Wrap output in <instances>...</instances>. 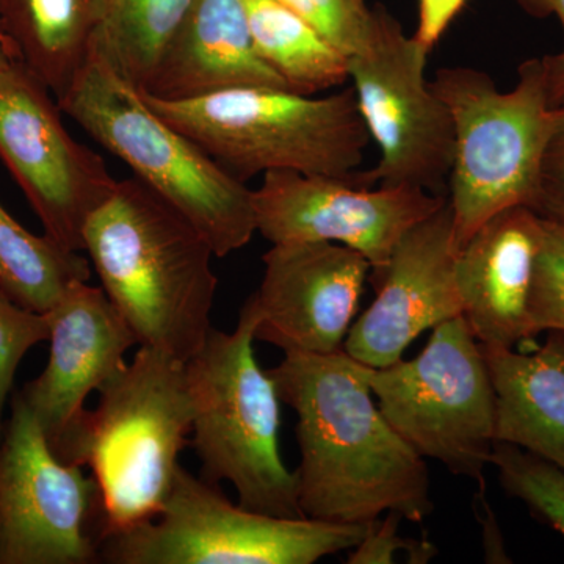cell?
Here are the masks:
<instances>
[{"mask_svg": "<svg viewBox=\"0 0 564 564\" xmlns=\"http://www.w3.org/2000/svg\"><path fill=\"white\" fill-rule=\"evenodd\" d=\"M84 251L139 347L187 362L210 333L218 278L210 243L147 184L118 181L93 214Z\"/></svg>", "mask_w": 564, "mask_h": 564, "instance_id": "2", "label": "cell"}, {"mask_svg": "<svg viewBox=\"0 0 564 564\" xmlns=\"http://www.w3.org/2000/svg\"><path fill=\"white\" fill-rule=\"evenodd\" d=\"M402 516L389 511L384 521L372 522L361 543L351 549L347 563L392 564L402 554L410 564H426L437 555V549L426 540H413L399 534Z\"/></svg>", "mask_w": 564, "mask_h": 564, "instance_id": "29", "label": "cell"}, {"mask_svg": "<svg viewBox=\"0 0 564 564\" xmlns=\"http://www.w3.org/2000/svg\"><path fill=\"white\" fill-rule=\"evenodd\" d=\"M541 62L549 106L554 110H564V50L558 54L545 55Z\"/></svg>", "mask_w": 564, "mask_h": 564, "instance_id": "32", "label": "cell"}, {"mask_svg": "<svg viewBox=\"0 0 564 564\" xmlns=\"http://www.w3.org/2000/svg\"><path fill=\"white\" fill-rule=\"evenodd\" d=\"M47 314L33 313L0 291V440L3 411L13 388L14 375L31 348L50 340Z\"/></svg>", "mask_w": 564, "mask_h": 564, "instance_id": "26", "label": "cell"}, {"mask_svg": "<svg viewBox=\"0 0 564 564\" xmlns=\"http://www.w3.org/2000/svg\"><path fill=\"white\" fill-rule=\"evenodd\" d=\"M544 221L529 206L508 207L485 221L456 258L463 318L478 343L505 348L534 344L530 293Z\"/></svg>", "mask_w": 564, "mask_h": 564, "instance_id": "17", "label": "cell"}, {"mask_svg": "<svg viewBox=\"0 0 564 564\" xmlns=\"http://www.w3.org/2000/svg\"><path fill=\"white\" fill-rule=\"evenodd\" d=\"M518 74L510 91L466 66L440 69L430 82L454 120L447 202L458 250L494 215L532 199L555 110L549 106L541 58L522 63Z\"/></svg>", "mask_w": 564, "mask_h": 564, "instance_id": "7", "label": "cell"}, {"mask_svg": "<svg viewBox=\"0 0 564 564\" xmlns=\"http://www.w3.org/2000/svg\"><path fill=\"white\" fill-rule=\"evenodd\" d=\"M295 11L323 39L350 58L369 44L380 7L370 9L366 0H280Z\"/></svg>", "mask_w": 564, "mask_h": 564, "instance_id": "25", "label": "cell"}, {"mask_svg": "<svg viewBox=\"0 0 564 564\" xmlns=\"http://www.w3.org/2000/svg\"><path fill=\"white\" fill-rule=\"evenodd\" d=\"M370 525L248 510L180 466L158 516L104 534L99 558L113 564H314L351 551Z\"/></svg>", "mask_w": 564, "mask_h": 564, "instance_id": "8", "label": "cell"}, {"mask_svg": "<svg viewBox=\"0 0 564 564\" xmlns=\"http://www.w3.org/2000/svg\"><path fill=\"white\" fill-rule=\"evenodd\" d=\"M386 421L422 458L485 484L496 437V391L484 348L462 317L441 323L414 359L370 367Z\"/></svg>", "mask_w": 564, "mask_h": 564, "instance_id": "9", "label": "cell"}, {"mask_svg": "<svg viewBox=\"0 0 564 564\" xmlns=\"http://www.w3.org/2000/svg\"><path fill=\"white\" fill-rule=\"evenodd\" d=\"M250 302L259 315L256 340L284 352L332 355L344 350L370 262L332 242L273 245Z\"/></svg>", "mask_w": 564, "mask_h": 564, "instance_id": "14", "label": "cell"}, {"mask_svg": "<svg viewBox=\"0 0 564 564\" xmlns=\"http://www.w3.org/2000/svg\"><path fill=\"white\" fill-rule=\"evenodd\" d=\"M259 315L250 300L231 333L212 328L185 362L193 400L192 447L203 478L228 481L248 510L304 518L280 452L281 399L254 355Z\"/></svg>", "mask_w": 564, "mask_h": 564, "instance_id": "6", "label": "cell"}, {"mask_svg": "<svg viewBox=\"0 0 564 564\" xmlns=\"http://www.w3.org/2000/svg\"><path fill=\"white\" fill-rule=\"evenodd\" d=\"M47 318L50 361L21 395L52 452L68 463L88 413L85 400L121 372L126 352L139 343L106 292L88 281L70 285Z\"/></svg>", "mask_w": 564, "mask_h": 564, "instance_id": "16", "label": "cell"}, {"mask_svg": "<svg viewBox=\"0 0 564 564\" xmlns=\"http://www.w3.org/2000/svg\"><path fill=\"white\" fill-rule=\"evenodd\" d=\"M193 0H104L91 52L144 91Z\"/></svg>", "mask_w": 564, "mask_h": 564, "instance_id": "22", "label": "cell"}, {"mask_svg": "<svg viewBox=\"0 0 564 564\" xmlns=\"http://www.w3.org/2000/svg\"><path fill=\"white\" fill-rule=\"evenodd\" d=\"M491 466L508 496L564 538V469L518 445H494Z\"/></svg>", "mask_w": 564, "mask_h": 564, "instance_id": "24", "label": "cell"}, {"mask_svg": "<svg viewBox=\"0 0 564 564\" xmlns=\"http://www.w3.org/2000/svg\"><path fill=\"white\" fill-rule=\"evenodd\" d=\"M62 111L206 237L217 258L247 247L256 229L252 191L169 121L139 88L90 55Z\"/></svg>", "mask_w": 564, "mask_h": 564, "instance_id": "5", "label": "cell"}, {"mask_svg": "<svg viewBox=\"0 0 564 564\" xmlns=\"http://www.w3.org/2000/svg\"><path fill=\"white\" fill-rule=\"evenodd\" d=\"M11 408L0 440V564L98 562L95 478L52 452L21 393Z\"/></svg>", "mask_w": 564, "mask_h": 564, "instance_id": "11", "label": "cell"}, {"mask_svg": "<svg viewBox=\"0 0 564 564\" xmlns=\"http://www.w3.org/2000/svg\"><path fill=\"white\" fill-rule=\"evenodd\" d=\"M50 93L20 62L0 73V159L44 234L80 252L87 223L113 195L118 181L101 155L69 135Z\"/></svg>", "mask_w": 564, "mask_h": 564, "instance_id": "12", "label": "cell"}, {"mask_svg": "<svg viewBox=\"0 0 564 564\" xmlns=\"http://www.w3.org/2000/svg\"><path fill=\"white\" fill-rule=\"evenodd\" d=\"M516 3L530 17H555L564 31V0H516Z\"/></svg>", "mask_w": 564, "mask_h": 564, "instance_id": "33", "label": "cell"}, {"mask_svg": "<svg viewBox=\"0 0 564 564\" xmlns=\"http://www.w3.org/2000/svg\"><path fill=\"white\" fill-rule=\"evenodd\" d=\"M475 497L480 500L481 507H484L485 516L478 514V519L484 522V541L486 560L491 563H505L508 562L507 554H505L502 534H500L499 525H497L496 518H494L492 511L489 510L488 500L485 499V484H480V489L475 492Z\"/></svg>", "mask_w": 564, "mask_h": 564, "instance_id": "31", "label": "cell"}, {"mask_svg": "<svg viewBox=\"0 0 564 564\" xmlns=\"http://www.w3.org/2000/svg\"><path fill=\"white\" fill-rule=\"evenodd\" d=\"M256 229L272 245L332 242L362 254L370 276L383 272L397 243L447 203L421 188L369 187L339 177L263 174L252 191Z\"/></svg>", "mask_w": 564, "mask_h": 564, "instance_id": "13", "label": "cell"}, {"mask_svg": "<svg viewBox=\"0 0 564 564\" xmlns=\"http://www.w3.org/2000/svg\"><path fill=\"white\" fill-rule=\"evenodd\" d=\"M143 98L243 184L270 172L355 181L372 140L352 88L325 98L267 87Z\"/></svg>", "mask_w": 564, "mask_h": 564, "instance_id": "3", "label": "cell"}, {"mask_svg": "<svg viewBox=\"0 0 564 564\" xmlns=\"http://www.w3.org/2000/svg\"><path fill=\"white\" fill-rule=\"evenodd\" d=\"M530 323L534 336L564 333V234L545 221L530 293Z\"/></svg>", "mask_w": 564, "mask_h": 564, "instance_id": "27", "label": "cell"}, {"mask_svg": "<svg viewBox=\"0 0 564 564\" xmlns=\"http://www.w3.org/2000/svg\"><path fill=\"white\" fill-rule=\"evenodd\" d=\"M267 372L296 414V496L304 518L370 524L389 511L410 522L433 513L425 458L386 421L369 366L344 350L284 352Z\"/></svg>", "mask_w": 564, "mask_h": 564, "instance_id": "1", "label": "cell"}, {"mask_svg": "<svg viewBox=\"0 0 564 564\" xmlns=\"http://www.w3.org/2000/svg\"><path fill=\"white\" fill-rule=\"evenodd\" d=\"M529 207L541 220L564 234V110H555Z\"/></svg>", "mask_w": 564, "mask_h": 564, "instance_id": "28", "label": "cell"}, {"mask_svg": "<svg viewBox=\"0 0 564 564\" xmlns=\"http://www.w3.org/2000/svg\"><path fill=\"white\" fill-rule=\"evenodd\" d=\"M90 276V262L79 251L28 231L0 204V291L14 303L47 314L70 285Z\"/></svg>", "mask_w": 564, "mask_h": 564, "instance_id": "23", "label": "cell"}, {"mask_svg": "<svg viewBox=\"0 0 564 564\" xmlns=\"http://www.w3.org/2000/svg\"><path fill=\"white\" fill-rule=\"evenodd\" d=\"M104 0H0L18 62L61 99L91 55Z\"/></svg>", "mask_w": 564, "mask_h": 564, "instance_id": "20", "label": "cell"}, {"mask_svg": "<svg viewBox=\"0 0 564 564\" xmlns=\"http://www.w3.org/2000/svg\"><path fill=\"white\" fill-rule=\"evenodd\" d=\"M458 251L447 202L404 234L383 272L372 276L377 296L352 323L344 351L381 369L400 361L422 333L462 317Z\"/></svg>", "mask_w": 564, "mask_h": 564, "instance_id": "15", "label": "cell"}, {"mask_svg": "<svg viewBox=\"0 0 564 564\" xmlns=\"http://www.w3.org/2000/svg\"><path fill=\"white\" fill-rule=\"evenodd\" d=\"M240 87L295 91L256 52L245 0H193L151 84L141 93L182 101Z\"/></svg>", "mask_w": 564, "mask_h": 564, "instance_id": "18", "label": "cell"}, {"mask_svg": "<svg viewBox=\"0 0 564 564\" xmlns=\"http://www.w3.org/2000/svg\"><path fill=\"white\" fill-rule=\"evenodd\" d=\"M13 62H18L17 52H14L13 44L3 31L2 24H0V73Z\"/></svg>", "mask_w": 564, "mask_h": 564, "instance_id": "34", "label": "cell"}, {"mask_svg": "<svg viewBox=\"0 0 564 564\" xmlns=\"http://www.w3.org/2000/svg\"><path fill=\"white\" fill-rule=\"evenodd\" d=\"M496 391V437L564 469V333L538 347L485 345Z\"/></svg>", "mask_w": 564, "mask_h": 564, "instance_id": "19", "label": "cell"}, {"mask_svg": "<svg viewBox=\"0 0 564 564\" xmlns=\"http://www.w3.org/2000/svg\"><path fill=\"white\" fill-rule=\"evenodd\" d=\"M467 2L469 0H419V25L415 39L432 51Z\"/></svg>", "mask_w": 564, "mask_h": 564, "instance_id": "30", "label": "cell"}, {"mask_svg": "<svg viewBox=\"0 0 564 564\" xmlns=\"http://www.w3.org/2000/svg\"><path fill=\"white\" fill-rule=\"evenodd\" d=\"M252 44L267 65L303 95L348 79V58L280 0H245Z\"/></svg>", "mask_w": 564, "mask_h": 564, "instance_id": "21", "label": "cell"}, {"mask_svg": "<svg viewBox=\"0 0 564 564\" xmlns=\"http://www.w3.org/2000/svg\"><path fill=\"white\" fill-rule=\"evenodd\" d=\"M429 54V47L406 35L380 7L369 44L348 58V79L381 158L375 169L356 174L352 184L444 195L455 129L451 111L426 80Z\"/></svg>", "mask_w": 564, "mask_h": 564, "instance_id": "10", "label": "cell"}, {"mask_svg": "<svg viewBox=\"0 0 564 564\" xmlns=\"http://www.w3.org/2000/svg\"><path fill=\"white\" fill-rule=\"evenodd\" d=\"M99 393L68 463L91 469L104 536L161 511L192 433L193 400L185 362L151 347H140Z\"/></svg>", "mask_w": 564, "mask_h": 564, "instance_id": "4", "label": "cell"}]
</instances>
